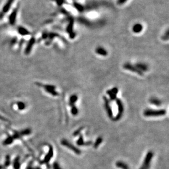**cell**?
Returning <instances> with one entry per match:
<instances>
[{"instance_id": "obj_1", "label": "cell", "mask_w": 169, "mask_h": 169, "mask_svg": "<svg viewBox=\"0 0 169 169\" xmlns=\"http://www.w3.org/2000/svg\"><path fill=\"white\" fill-rule=\"evenodd\" d=\"M166 111L165 109H147L144 111L143 115L146 117H158L165 115Z\"/></svg>"}, {"instance_id": "obj_2", "label": "cell", "mask_w": 169, "mask_h": 169, "mask_svg": "<svg viewBox=\"0 0 169 169\" xmlns=\"http://www.w3.org/2000/svg\"><path fill=\"white\" fill-rule=\"evenodd\" d=\"M116 104H117L118 106V114H117V115L116 116L115 118H113V119L114 121H118L121 118H122L123 113H124V104L123 103L122 100L117 98L116 100Z\"/></svg>"}, {"instance_id": "obj_3", "label": "cell", "mask_w": 169, "mask_h": 169, "mask_svg": "<svg viewBox=\"0 0 169 169\" xmlns=\"http://www.w3.org/2000/svg\"><path fill=\"white\" fill-rule=\"evenodd\" d=\"M61 144L65 146L66 148H68V149L71 150L72 152H74L75 153L77 154H81V150H80L78 147H76V146L72 145L71 143H70L69 141H67L65 139H63L61 141Z\"/></svg>"}, {"instance_id": "obj_4", "label": "cell", "mask_w": 169, "mask_h": 169, "mask_svg": "<svg viewBox=\"0 0 169 169\" xmlns=\"http://www.w3.org/2000/svg\"><path fill=\"white\" fill-rule=\"evenodd\" d=\"M103 100L104 101L105 109V110H106L107 115H108L109 118H110L111 119H113V114L112 109V108L111 107L109 100L108 99V98L106 96H103Z\"/></svg>"}, {"instance_id": "obj_5", "label": "cell", "mask_w": 169, "mask_h": 169, "mask_svg": "<svg viewBox=\"0 0 169 169\" xmlns=\"http://www.w3.org/2000/svg\"><path fill=\"white\" fill-rule=\"evenodd\" d=\"M153 157V153L152 151L148 152L146 155V157L145 158V160H144L143 163L142 164V165L141 166V168H142V169H149L150 166V161H151L152 160Z\"/></svg>"}, {"instance_id": "obj_6", "label": "cell", "mask_w": 169, "mask_h": 169, "mask_svg": "<svg viewBox=\"0 0 169 169\" xmlns=\"http://www.w3.org/2000/svg\"><path fill=\"white\" fill-rule=\"evenodd\" d=\"M123 68H124L125 69L131 71V72H135L137 74L140 75V76H143V72H141L140 70H138L135 65H132L130 63H127L124 64V65H123Z\"/></svg>"}, {"instance_id": "obj_7", "label": "cell", "mask_w": 169, "mask_h": 169, "mask_svg": "<svg viewBox=\"0 0 169 169\" xmlns=\"http://www.w3.org/2000/svg\"><path fill=\"white\" fill-rule=\"evenodd\" d=\"M15 0H7L6 3L4 4L1 12H0V19H2L4 17L6 13H7L10 10L11 7L13 3Z\"/></svg>"}, {"instance_id": "obj_8", "label": "cell", "mask_w": 169, "mask_h": 169, "mask_svg": "<svg viewBox=\"0 0 169 169\" xmlns=\"http://www.w3.org/2000/svg\"><path fill=\"white\" fill-rule=\"evenodd\" d=\"M118 88L115 87L112 88L110 89V90H108L107 91V94L109 95V99H110L111 101H114V100H116L117 99V94L118 93Z\"/></svg>"}, {"instance_id": "obj_9", "label": "cell", "mask_w": 169, "mask_h": 169, "mask_svg": "<svg viewBox=\"0 0 169 169\" xmlns=\"http://www.w3.org/2000/svg\"><path fill=\"white\" fill-rule=\"evenodd\" d=\"M18 8H19V6L14 9L12 12L10 14V17H9V22H10V24L12 26L14 25L15 24L16 18H17L18 12Z\"/></svg>"}, {"instance_id": "obj_10", "label": "cell", "mask_w": 169, "mask_h": 169, "mask_svg": "<svg viewBox=\"0 0 169 169\" xmlns=\"http://www.w3.org/2000/svg\"><path fill=\"white\" fill-rule=\"evenodd\" d=\"M35 42H36V39L34 37H31L28 43H27V44L25 50V54L28 55V54L30 53L32 48V47L33 46L34 44L35 43Z\"/></svg>"}, {"instance_id": "obj_11", "label": "cell", "mask_w": 169, "mask_h": 169, "mask_svg": "<svg viewBox=\"0 0 169 169\" xmlns=\"http://www.w3.org/2000/svg\"><path fill=\"white\" fill-rule=\"evenodd\" d=\"M74 19L71 15H70L68 20V24L66 26V31L68 34H70L74 31Z\"/></svg>"}, {"instance_id": "obj_12", "label": "cell", "mask_w": 169, "mask_h": 169, "mask_svg": "<svg viewBox=\"0 0 169 169\" xmlns=\"http://www.w3.org/2000/svg\"><path fill=\"white\" fill-rule=\"evenodd\" d=\"M54 154V150L53 148L52 145H50L49 147V150L47 155H45L44 160H43V163H49V161L51 160V159L52 158Z\"/></svg>"}, {"instance_id": "obj_13", "label": "cell", "mask_w": 169, "mask_h": 169, "mask_svg": "<svg viewBox=\"0 0 169 169\" xmlns=\"http://www.w3.org/2000/svg\"><path fill=\"white\" fill-rule=\"evenodd\" d=\"M76 143L77 145L78 146H83V145H86L88 146L90 145H92L93 142L92 141H87V142H84L83 137L82 134H80L79 137L78 138V140L77 141Z\"/></svg>"}, {"instance_id": "obj_14", "label": "cell", "mask_w": 169, "mask_h": 169, "mask_svg": "<svg viewBox=\"0 0 169 169\" xmlns=\"http://www.w3.org/2000/svg\"><path fill=\"white\" fill-rule=\"evenodd\" d=\"M95 52L97 54L101 56L106 57L108 55V52L107 50L101 46L97 47L95 49Z\"/></svg>"}, {"instance_id": "obj_15", "label": "cell", "mask_w": 169, "mask_h": 169, "mask_svg": "<svg viewBox=\"0 0 169 169\" xmlns=\"http://www.w3.org/2000/svg\"><path fill=\"white\" fill-rule=\"evenodd\" d=\"M72 6L80 13L83 12L84 11H85V7L82 5L81 3H79L78 2H77L76 1L73 2Z\"/></svg>"}, {"instance_id": "obj_16", "label": "cell", "mask_w": 169, "mask_h": 169, "mask_svg": "<svg viewBox=\"0 0 169 169\" xmlns=\"http://www.w3.org/2000/svg\"><path fill=\"white\" fill-rule=\"evenodd\" d=\"M132 30L135 34L140 33L143 30V25L140 23H136L132 26Z\"/></svg>"}, {"instance_id": "obj_17", "label": "cell", "mask_w": 169, "mask_h": 169, "mask_svg": "<svg viewBox=\"0 0 169 169\" xmlns=\"http://www.w3.org/2000/svg\"><path fill=\"white\" fill-rule=\"evenodd\" d=\"M136 68H137L138 70H140L141 72H145L148 70V66L145 63H137L135 65Z\"/></svg>"}, {"instance_id": "obj_18", "label": "cell", "mask_w": 169, "mask_h": 169, "mask_svg": "<svg viewBox=\"0 0 169 169\" xmlns=\"http://www.w3.org/2000/svg\"><path fill=\"white\" fill-rule=\"evenodd\" d=\"M59 35L58 34H57L56 33H48V40L45 43V44L47 45H49L51 44V43L52 42V41L54 39V38H55L56 37H59Z\"/></svg>"}, {"instance_id": "obj_19", "label": "cell", "mask_w": 169, "mask_h": 169, "mask_svg": "<svg viewBox=\"0 0 169 169\" xmlns=\"http://www.w3.org/2000/svg\"><path fill=\"white\" fill-rule=\"evenodd\" d=\"M18 31L19 34L21 35L25 36V35H28L29 34H30V31L27 30L24 28L22 26H19L18 28Z\"/></svg>"}, {"instance_id": "obj_20", "label": "cell", "mask_w": 169, "mask_h": 169, "mask_svg": "<svg viewBox=\"0 0 169 169\" xmlns=\"http://www.w3.org/2000/svg\"><path fill=\"white\" fill-rule=\"evenodd\" d=\"M149 102L150 104H153L156 106H160L162 104V102L161 100L157 98L156 97H152L149 99Z\"/></svg>"}, {"instance_id": "obj_21", "label": "cell", "mask_w": 169, "mask_h": 169, "mask_svg": "<svg viewBox=\"0 0 169 169\" xmlns=\"http://www.w3.org/2000/svg\"><path fill=\"white\" fill-rule=\"evenodd\" d=\"M78 96L76 94L72 95L70 96V99H69V103H68V104L70 105V106H72L73 105H75L76 102L78 100Z\"/></svg>"}, {"instance_id": "obj_22", "label": "cell", "mask_w": 169, "mask_h": 169, "mask_svg": "<svg viewBox=\"0 0 169 169\" xmlns=\"http://www.w3.org/2000/svg\"><path fill=\"white\" fill-rule=\"evenodd\" d=\"M116 166H117L118 168H120L122 169H130L129 166L127 165L126 163H124V162L119 161L116 163Z\"/></svg>"}, {"instance_id": "obj_23", "label": "cell", "mask_w": 169, "mask_h": 169, "mask_svg": "<svg viewBox=\"0 0 169 169\" xmlns=\"http://www.w3.org/2000/svg\"><path fill=\"white\" fill-rule=\"evenodd\" d=\"M78 21L80 23H81L82 24H83L85 26H91V22L89 21V20H88L86 19H85V18H84L83 17L79 18Z\"/></svg>"}, {"instance_id": "obj_24", "label": "cell", "mask_w": 169, "mask_h": 169, "mask_svg": "<svg viewBox=\"0 0 169 169\" xmlns=\"http://www.w3.org/2000/svg\"><path fill=\"white\" fill-rule=\"evenodd\" d=\"M102 141H103V138H102V137H97L96 140L95 142V143H94L93 147L95 149H96V148L99 147V145L102 143Z\"/></svg>"}, {"instance_id": "obj_25", "label": "cell", "mask_w": 169, "mask_h": 169, "mask_svg": "<svg viewBox=\"0 0 169 169\" xmlns=\"http://www.w3.org/2000/svg\"><path fill=\"white\" fill-rule=\"evenodd\" d=\"M14 140V139L13 138L12 136H9L8 138H7L6 140L3 141V145H11V144H12Z\"/></svg>"}, {"instance_id": "obj_26", "label": "cell", "mask_w": 169, "mask_h": 169, "mask_svg": "<svg viewBox=\"0 0 169 169\" xmlns=\"http://www.w3.org/2000/svg\"><path fill=\"white\" fill-rule=\"evenodd\" d=\"M71 113L73 115L76 116L78 115L79 113V110L77 107L76 106V105H73V106H71Z\"/></svg>"}, {"instance_id": "obj_27", "label": "cell", "mask_w": 169, "mask_h": 169, "mask_svg": "<svg viewBox=\"0 0 169 169\" xmlns=\"http://www.w3.org/2000/svg\"><path fill=\"white\" fill-rule=\"evenodd\" d=\"M31 130L30 129H26L24 130H22V131L19 132V133L20 136H24L29 135V134L31 133Z\"/></svg>"}, {"instance_id": "obj_28", "label": "cell", "mask_w": 169, "mask_h": 169, "mask_svg": "<svg viewBox=\"0 0 169 169\" xmlns=\"http://www.w3.org/2000/svg\"><path fill=\"white\" fill-rule=\"evenodd\" d=\"M20 163H19V157H16L14 161V168L15 169H19L20 168Z\"/></svg>"}, {"instance_id": "obj_29", "label": "cell", "mask_w": 169, "mask_h": 169, "mask_svg": "<svg viewBox=\"0 0 169 169\" xmlns=\"http://www.w3.org/2000/svg\"><path fill=\"white\" fill-rule=\"evenodd\" d=\"M17 106L19 110H23L24 109H25L26 105L22 102H17Z\"/></svg>"}, {"instance_id": "obj_30", "label": "cell", "mask_w": 169, "mask_h": 169, "mask_svg": "<svg viewBox=\"0 0 169 169\" xmlns=\"http://www.w3.org/2000/svg\"><path fill=\"white\" fill-rule=\"evenodd\" d=\"M60 12L61 13H62V14L66 15V16H67H67L70 15V13L68 12V11H67V10H66L65 8H61L60 9Z\"/></svg>"}, {"instance_id": "obj_31", "label": "cell", "mask_w": 169, "mask_h": 169, "mask_svg": "<svg viewBox=\"0 0 169 169\" xmlns=\"http://www.w3.org/2000/svg\"><path fill=\"white\" fill-rule=\"evenodd\" d=\"M83 128H84V127H81L79 128L78 129H77V130H76V131L74 132V133H73V136H77L78 135H79V134H80V133H81V132L82 131V130L83 129Z\"/></svg>"}, {"instance_id": "obj_32", "label": "cell", "mask_w": 169, "mask_h": 169, "mask_svg": "<svg viewBox=\"0 0 169 169\" xmlns=\"http://www.w3.org/2000/svg\"><path fill=\"white\" fill-rule=\"evenodd\" d=\"M169 30L168 29L167 30H166V31L165 33V34H164V35H163V36H162V39H163V40H168L169 39Z\"/></svg>"}, {"instance_id": "obj_33", "label": "cell", "mask_w": 169, "mask_h": 169, "mask_svg": "<svg viewBox=\"0 0 169 169\" xmlns=\"http://www.w3.org/2000/svg\"><path fill=\"white\" fill-rule=\"evenodd\" d=\"M10 164V157L9 155H7V156L6 157V161L5 163H4V165L5 166H8Z\"/></svg>"}, {"instance_id": "obj_34", "label": "cell", "mask_w": 169, "mask_h": 169, "mask_svg": "<svg viewBox=\"0 0 169 169\" xmlns=\"http://www.w3.org/2000/svg\"><path fill=\"white\" fill-rule=\"evenodd\" d=\"M54 1L59 7H61L65 2V0H54Z\"/></svg>"}, {"instance_id": "obj_35", "label": "cell", "mask_w": 169, "mask_h": 169, "mask_svg": "<svg viewBox=\"0 0 169 169\" xmlns=\"http://www.w3.org/2000/svg\"><path fill=\"white\" fill-rule=\"evenodd\" d=\"M77 35V34L75 31H73L72 33H71L69 34V36L71 39H74V38L76 37V36Z\"/></svg>"}, {"instance_id": "obj_36", "label": "cell", "mask_w": 169, "mask_h": 169, "mask_svg": "<svg viewBox=\"0 0 169 169\" xmlns=\"http://www.w3.org/2000/svg\"><path fill=\"white\" fill-rule=\"evenodd\" d=\"M48 33H47V32H44L42 34L41 38L42 40H46L48 38Z\"/></svg>"}, {"instance_id": "obj_37", "label": "cell", "mask_w": 169, "mask_h": 169, "mask_svg": "<svg viewBox=\"0 0 169 169\" xmlns=\"http://www.w3.org/2000/svg\"><path fill=\"white\" fill-rule=\"evenodd\" d=\"M127 1H128V0H118L117 4L118 5H122V4L126 3Z\"/></svg>"}, {"instance_id": "obj_38", "label": "cell", "mask_w": 169, "mask_h": 169, "mask_svg": "<svg viewBox=\"0 0 169 169\" xmlns=\"http://www.w3.org/2000/svg\"><path fill=\"white\" fill-rule=\"evenodd\" d=\"M53 169H61V168H60V166H59V164L58 163H54L53 164Z\"/></svg>"}, {"instance_id": "obj_39", "label": "cell", "mask_w": 169, "mask_h": 169, "mask_svg": "<svg viewBox=\"0 0 169 169\" xmlns=\"http://www.w3.org/2000/svg\"><path fill=\"white\" fill-rule=\"evenodd\" d=\"M17 42V38H14L12 40V42H11V43H12V45L15 44V43Z\"/></svg>"}, {"instance_id": "obj_40", "label": "cell", "mask_w": 169, "mask_h": 169, "mask_svg": "<svg viewBox=\"0 0 169 169\" xmlns=\"http://www.w3.org/2000/svg\"><path fill=\"white\" fill-rule=\"evenodd\" d=\"M3 166H2V165H0V169H3Z\"/></svg>"}]
</instances>
